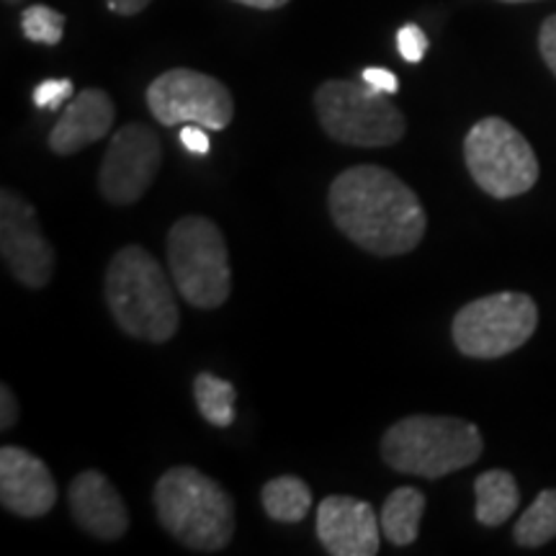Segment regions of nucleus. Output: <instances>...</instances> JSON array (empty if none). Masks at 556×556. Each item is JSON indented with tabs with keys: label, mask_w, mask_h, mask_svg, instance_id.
<instances>
[{
	"label": "nucleus",
	"mask_w": 556,
	"mask_h": 556,
	"mask_svg": "<svg viewBox=\"0 0 556 556\" xmlns=\"http://www.w3.org/2000/svg\"><path fill=\"white\" fill-rule=\"evenodd\" d=\"M500 3H510V5H516V3H536V0H500Z\"/></svg>",
	"instance_id": "c756f323"
},
{
	"label": "nucleus",
	"mask_w": 556,
	"mask_h": 556,
	"mask_svg": "<svg viewBox=\"0 0 556 556\" xmlns=\"http://www.w3.org/2000/svg\"><path fill=\"white\" fill-rule=\"evenodd\" d=\"M208 129L199 127V124H184L180 129V144L191 152V155H206L212 150V139L206 135Z\"/></svg>",
	"instance_id": "a878e982"
},
{
	"label": "nucleus",
	"mask_w": 556,
	"mask_h": 556,
	"mask_svg": "<svg viewBox=\"0 0 556 556\" xmlns=\"http://www.w3.org/2000/svg\"><path fill=\"white\" fill-rule=\"evenodd\" d=\"M58 503V484L39 456L26 448H0V505L18 518H41Z\"/></svg>",
	"instance_id": "ddd939ff"
},
{
	"label": "nucleus",
	"mask_w": 556,
	"mask_h": 556,
	"mask_svg": "<svg viewBox=\"0 0 556 556\" xmlns=\"http://www.w3.org/2000/svg\"><path fill=\"white\" fill-rule=\"evenodd\" d=\"M21 31L34 45L54 47L60 45L62 34H65V16L60 11L50 9V5L34 3L21 13Z\"/></svg>",
	"instance_id": "412c9836"
},
{
	"label": "nucleus",
	"mask_w": 556,
	"mask_h": 556,
	"mask_svg": "<svg viewBox=\"0 0 556 556\" xmlns=\"http://www.w3.org/2000/svg\"><path fill=\"white\" fill-rule=\"evenodd\" d=\"M152 0H106V5L114 13H119V16H137V13H142Z\"/></svg>",
	"instance_id": "cd10ccee"
},
{
	"label": "nucleus",
	"mask_w": 556,
	"mask_h": 556,
	"mask_svg": "<svg viewBox=\"0 0 556 556\" xmlns=\"http://www.w3.org/2000/svg\"><path fill=\"white\" fill-rule=\"evenodd\" d=\"M379 518L364 500L330 495L317 505V539L332 556L379 554Z\"/></svg>",
	"instance_id": "f8f14e48"
},
{
	"label": "nucleus",
	"mask_w": 556,
	"mask_h": 556,
	"mask_svg": "<svg viewBox=\"0 0 556 556\" xmlns=\"http://www.w3.org/2000/svg\"><path fill=\"white\" fill-rule=\"evenodd\" d=\"M556 539V490H541L513 528V541L523 548L546 546Z\"/></svg>",
	"instance_id": "aec40b11"
},
{
	"label": "nucleus",
	"mask_w": 556,
	"mask_h": 556,
	"mask_svg": "<svg viewBox=\"0 0 556 556\" xmlns=\"http://www.w3.org/2000/svg\"><path fill=\"white\" fill-rule=\"evenodd\" d=\"M148 106L163 127L199 124L208 131H222L235 116L232 93L225 83L189 67L157 75L148 88Z\"/></svg>",
	"instance_id": "1a4fd4ad"
},
{
	"label": "nucleus",
	"mask_w": 556,
	"mask_h": 556,
	"mask_svg": "<svg viewBox=\"0 0 556 556\" xmlns=\"http://www.w3.org/2000/svg\"><path fill=\"white\" fill-rule=\"evenodd\" d=\"M163 144L148 124H127L111 137L99 170V189L114 206L137 204L155 184Z\"/></svg>",
	"instance_id": "9d476101"
},
{
	"label": "nucleus",
	"mask_w": 556,
	"mask_h": 556,
	"mask_svg": "<svg viewBox=\"0 0 556 556\" xmlns=\"http://www.w3.org/2000/svg\"><path fill=\"white\" fill-rule=\"evenodd\" d=\"M106 304L122 332L148 343H168L178 332L180 312L170 278L139 245H127L106 268Z\"/></svg>",
	"instance_id": "f03ea898"
},
{
	"label": "nucleus",
	"mask_w": 556,
	"mask_h": 556,
	"mask_svg": "<svg viewBox=\"0 0 556 556\" xmlns=\"http://www.w3.org/2000/svg\"><path fill=\"white\" fill-rule=\"evenodd\" d=\"M18 422V400L9 384L0 387V430H11Z\"/></svg>",
	"instance_id": "bb28decb"
},
{
	"label": "nucleus",
	"mask_w": 556,
	"mask_h": 556,
	"mask_svg": "<svg viewBox=\"0 0 556 556\" xmlns=\"http://www.w3.org/2000/svg\"><path fill=\"white\" fill-rule=\"evenodd\" d=\"M34 106L37 109H52L58 111L65 101H73V80L70 78H50L41 80L34 88Z\"/></svg>",
	"instance_id": "4be33fe9"
},
{
	"label": "nucleus",
	"mask_w": 556,
	"mask_h": 556,
	"mask_svg": "<svg viewBox=\"0 0 556 556\" xmlns=\"http://www.w3.org/2000/svg\"><path fill=\"white\" fill-rule=\"evenodd\" d=\"M263 510L276 523H302L312 510V490L304 479L283 475L263 486Z\"/></svg>",
	"instance_id": "a211bd4d"
},
{
	"label": "nucleus",
	"mask_w": 556,
	"mask_h": 556,
	"mask_svg": "<svg viewBox=\"0 0 556 556\" xmlns=\"http://www.w3.org/2000/svg\"><path fill=\"white\" fill-rule=\"evenodd\" d=\"M397 50L402 54V60L413 62H422V58L428 54V37L426 31L420 29L417 24H405L402 29L397 31Z\"/></svg>",
	"instance_id": "5701e85b"
},
{
	"label": "nucleus",
	"mask_w": 556,
	"mask_h": 556,
	"mask_svg": "<svg viewBox=\"0 0 556 556\" xmlns=\"http://www.w3.org/2000/svg\"><path fill=\"white\" fill-rule=\"evenodd\" d=\"M475 516L482 526L497 528L513 518L520 505V486L505 469H490L475 479Z\"/></svg>",
	"instance_id": "dca6fc26"
},
{
	"label": "nucleus",
	"mask_w": 556,
	"mask_h": 556,
	"mask_svg": "<svg viewBox=\"0 0 556 556\" xmlns=\"http://www.w3.org/2000/svg\"><path fill=\"white\" fill-rule=\"evenodd\" d=\"M5 5H18V3H24V0H3Z\"/></svg>",
	"instance_id": "7c9ffc66"
},
{
	"label": "nucleus",
	"mask_w": 556,
	"mask_h": 556,
	"mask_svg": "<svg viewBox=\"0 0 556 556\" xmlns=\"http://www.w3.org/2000/svg\"><path fill=\"white\" fill-rule=\"evenodd\" d=\"M315 109L325 135L351 148H392L407 131L405 114L366 83L325 80L315 90Z\"/></svg>",
	"instance_id": "39448f33"
},
{
	"label": "nucleus",
	"mask_w": 556,
	"mask_h": 556,
	"mask_svg": "<svg viewBox=\"0 0 556 556\" xmlns=\"http://www.w3.org/2000/svg\"><path fill=\"white\" fill-rule=\"evenodd\" d=\"M464 160L475 184L492 199L523 197L541 176L531 142L500 116H484L469 129Z\"/></svg>",
	"instance_id": "0eeeda50"
},
{
	"label": "nucleus",
	"mask_w": 556,
	"mask_h": 556,
	"mask_svg": "<svg viewBox=\"0 0 556 556\" xmlns=\"http://www.w3.org/2000/svg\"><path fill=\"white\" fill-rule=\"evenodd\" d=\"M426 513V495L415 486H397L381 507V531L389 544L409 546L420 533V520Z\"/></svg>",
	"instance_id": "f3484780"
},
{
	"label": "nucleus",
	"mask_w": 556,
	"mask_h": 556,
	"mask_svg": "<svg viewBox=\"0 0 556 556\" xmlns=\"http://www.w3.org/2000/svg\"><path fill=\"white\" fill-rule=\"evenodd\" d=\"M152 503L165 531L191 552H225L235 536V500L204 471L168 469L157 479Z\"/></svg>",
	"instance_id": "7ed1b4c3"
},
{
	"label": "nucleus",
	"mask_w": 556,
	"mask_h": 556,
	"mask_svg": "<svg viewBox=\"0 0 556 556\" xmlns=\"http://www.w3.org/2000/svg\"><path fill=\"white\" fill-rule=\"evenodd\" d=\"M361 80L366 83L368 88L379 90V93H397L400 90V80L397 75L392 73V70L387 67H366L364 73H361Z\"/></svg>",
	"instance_id": "b1692460"
},
{
	"label": "nucleus",
	"mask_w": 556,
	"mask_h": 556,
	"mask_svg": "<svg viewBox=\"0 0 556 556\" xmlns=\"http://www.w3.org/2000/svg\"><path fill=\"white\" fill-rule=\"evenodd\" d=\"M235 3L248 5V9H258V11H276L281 5H287L289 0H235Z\"/></svg>",
	"instance_id": "c85d7f7f"
},
{
	"label": "nucleus",
	"mask_w": 556,
	"mask_h": 556,
	"mask_svg": "<svg viewBox=\"0 0 556 556\" xmlns=\"http://www.w3.org/2000/svg\"><path fill=\"white\" fill-rule=\"evenodd\" d=\"M114 119L116 106L106 90L86 88L78 96H73L70 106L62 111L58 124L47 137V144L54 155H75V152L86 150L88 144L101 142L114 129Z\"/></svg>",
	"instance_id": "2eb2a0df"
},
{
	"label": "nucleus",
	"mask_w": 556,
	"mask_h": 556,
	"mask_svg": "<svg viewBox=\"0 0 556 556\" xmlns=\"http://www.w3.org/2000/svg\"><path fill=\"white\" fill-rule=\"evenodd\" d=\"M0 253L18 283L45 289L54 274V248L39 225L37 208L18 191H0Z\"/></svg>",
	"instance_id": "9b49d317"
},
{
	"label": "nucleus",
	"mask_w": 556,
	"mask_h": 556,
	"mask_svg": "<svg viewBox=\"0 0 556 556\" xmlns=\"http://www.w3.org/2000/svg\"><path fill=\"white\" fill-rule=\"evenodd\" d=\"M539 52H541V58H544L546 67L552 70L554 78H556V13H554V16H548L544 24H541Z\"/></svg>",
	"instance_id": "393cba45"
},
{
	"label": "nucleus",
	"mask_w": 556,
	"mask_h": 556,
	"mask_svg": "<svg viewBox=\"0 0 556 556\" xmlns=\"http://www.w3.org/2000/svg\"><path fill=\"white\" fill-rule=\"evenodd\" d=\"M73 520L101 541H119L129 528V510L114 482L96 469L80 471L67 486Z\"/></svg>",
	"instance_id": "4468645a"
},
{
	"label": "nucleus",
	"mask_w": 556,
	"mask_h": 556,
	"mask_svg": "<svg viewBox=\"0 0 556 556\" xmlns=\"http://www.w3.org/2000/svg\"><path fill=\"white\" fill-rule=\"evenodd\" d=\"M193 400L208 426L229 428L235 422V402H238V389L232 381L214 377V374L201 371L193 379Z\"/></svg>",
	"instance_id": "6ab92c4d"
},
{
	"label": "nucleus",
	"mask_w": 556,
	"mask_h": 556,
	"mask_svg": "<svg viewBox=\"0 0 556 556\" xmlns=\"http://www.w3.org/2000/svg\"><path fill=\"white\" fill-rule=\"evenodd\" d=\"M328 206L340 232L379 258L413 253L426 238L428 217L420 197L379 165L340 173L330 184Z\"/></svg>",
	"instance_id": "f257e3e1"
},
{
	"label": "nucleus",
	"mask_w": 556,
	"mask_h": 556,
	"mask_svg": "<svg viewBox=\"0 0 556 556\" xmlns=\"http://www.w3.org/2000/svg\"><path fill=\"white\" fill-rule=\"evenodd\" d=\"M484 438L475 422L451 415H409L381 435V458L400 475L441 479L482 456Z\"/></svg>",
	"instance_id": "20e7f679"
},
{
	"label": "nucleus",
	"mask_w": 556,
	"mask_h": 556,
	"mask_svg": "<svg viewBox=\"0 0 556 556\" xmlns=\"http://www.w3.org/2000/svg\"><path fill=\"white\" fill-rule=\"evenodd\" d=\"M168 266L176 289L199 309H217L232 291V268L222 229L212 219L189 214L168 232Z\"/></svg>",
	"instance_id": "423d86ee"
},
{
	"label": "nucleus",
	"mask_w": 556,
	"mask_h": 556,
	"mask_svg": "<svg viewBox=\"0 0 556 556\" xmlns=\"http://www.w3.org/2000/svg\"><path fill=\"white\" fill-rule=\"evenodd\" d=\"M539 328V307L520 291H497L464 304L451 323V338L467 358L495 361L523 348Z\"/></svg>",
	"instance_id": "6e6552de"
}]
</instances>
